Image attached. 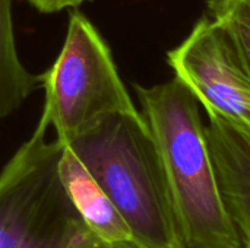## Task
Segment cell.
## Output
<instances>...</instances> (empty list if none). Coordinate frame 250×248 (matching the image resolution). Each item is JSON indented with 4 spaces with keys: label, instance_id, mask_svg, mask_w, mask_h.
I'll return each mask as SVG.
<instances>
[{
    "label": "cell",
    "instance_id": "obj_1",
    "mask_svg": "<svg viewBox=\"0 0 250 248\" xmlns=\"http://www.w3.org/2000/svg\"><path fill=\"white\" fill-rule=\"evenodd\" d=\"M186 248H243L223 200L199 102L177 77L135 85Z\"/></svg>",
    "mask_w": 250,
    "mask_h": 248
},
{
    "label": "cell",
    "instance_id": "obj_2",
    "mask_svg": "<svg viewBox=\"0 0 250 248\" xmlns=\"http://www.w3.org/2000/svg\"><path fill=\"white\" fill-rule=\"evenodd\" d=\"M63 145L82 162L141 247L186 248L142 114H110Z\"/></svg>",
    "mask_w": 250,
    "mask_h": 248
},
{
    "label": "cell",
    "instance_id": "obj_3",
    "mask_svg": "<svg viewBox=\"0 0 250 248\" xmlns=\"http://www.w3.org/2000/svg\"><path fill=\"white\" fill-rule=\"evenodd\" d=\"M48 129L41 113L0 171V248H69L86 229L60 177L63 143Z\"/></svg>",
    "mask_w": 250,
    "mask_h": 248
},
{
    "label": "cell",
    "instance_id": "obj_4",
    "mask_svg": "<svg viewBox=\"0 0 250 248\" xmlns=\"http://www.w3.org/2000/svg\"><path fill=\"white\" fill-rule=\"evenodd\" d=\"M42 114L56 139L67 143L110 114L141 115L119 75L111 50L78 9L69 13L62 50L41 76Z\"/></svg>",
    "mask_w": 250,
    "mask_h": 248
},
{
    "label": "cell",
    "instance_id": "obj_5",
    "mask_svg": "<svg viewBox=\"0 0 250 248\" xmlns=\"http://www.w3.org/2000/svg\"><path fill=\"white\" fill-rule=\"evenodd\" d=\"M167 63L207 114H217L250 137V70L223 26L204 15L167 53Z\"/></svg>",
    "mask_w": 250,
    "mask_h": 248
},
{
    "label": "cell",
    "instance_id": "obj_6",
    "mask_svg": "<svg viewBox=\"0 0 250 248\" xmlns=\"http://www.w3.org/2000/svg\"><path fill=\"white\" fill-rule=\"evenodd\" d=\"M205 134L227 212L250 248V137L217 114H208Z\"/></svg>",
    "mask_w": 250,
    "mask_h": 248
},
{
    "label": "cell",
    "instance_id": "obj_7",
    "mask_svg": "<svg viewBox=\"0 0 250 248\" xmlns=\"http://www.w3.org/2000/svg\"><path fill=\"white\" fill-rule=\"evenodd\" d=\"M59 171L66 191L89 234L110 244H138L111 202L76 155L64 145Z\"/></svg>",
    "mask_w": 250,
    "mask_h": 248
},
{
    "label": "cell",
    "instance_id": "obj_8",
    "mask_svg": "<svg viewBox=\"0 0 250 248\" xmlns=\"http://www.w3.org/2000/svg\"><path fill=\"white\" fill-rule=\"evenodd\" d=\"M37 85L38 76L26 70L16 50L12 0H0V121L15 113Z\"/></svg>",
    "mask_w": 250,
    "mask_h": 248
},
{
    "label": "cell",
    "instance_id": "obj_9",
    "mask_svg": "<svg viewBox=\"0 0 250 248\" xmlns=\"http://www.w3.org/2000/svg\"><path fill=\"white\" fill-rule=\"evenodd\" d=\"M207 15L229 34L250 70V0H208Z\"/></svg>",
    "mask_w": 250,
    "mask_h": 248
},
{
    "label": "cell",
    "instance_id": "obj_10",
    "mask_svg": "<svg viewBox=\"0 0 250 248\" xmlns=\"http://www.w3.org/2000/svg\"><path fill=\"white\" fill-rule=\"evenodd\" d=\"M41 13H56L66 9H78L89 0H23Z\"/></svg>",
    "mask_w": 250,
    "mask_h": 248
},
{
    "label": "cell",
    "instance_id": "obj_11",
    "mask_svg": "<svg viewBox=\"0 0 250 248\" xmlns=\"http://www.w3.org/2000/svg\"><path fill=\"white\" fill-rule=\"evenodd\" d=\"M69 248H142L138 244L129 243V244H110L105 243L97 237H94L92 234H89L86 229L73 241V244Z\"/></svg>",
    "mask_w": 250,
    "mask_h": 248
}]
</instances>
